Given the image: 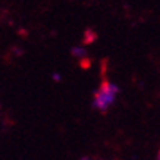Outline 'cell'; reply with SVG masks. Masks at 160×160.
<instances>
[{"label":"cell","mask_w":160,"mask_h":160,"mask_svg":"<svg viewBox=\"0 0 160 160\" xmlns=\"http://www.w3.org/2000/svg\"><path fill=\"white\" fill-rule=\"evenodd\" d=\"M72 54L75 56V58H78V59L87 58V52H85V49H82V47H73Z\"/></svg>","instance_id":"obj_2"},{"label":"cell","mask_w":160,"mask_h":160,"mask_svg":"<svg viewBox=\"0 0 160 160\" xmlns=\"http://www.w3.org/2000/svg\"><path fill=\"white\" fill-rule=\"evenodd\" d=\"M118 91H119V90H118V87L115 84L109 82V81L103 82L102 87L98 88V91L96 92V96H94V106L97 107L98 110H106V109H109V106L115 102V98H116V96H118Z\"/></svg>","instance_id":"obj_1"}]
</instances>
